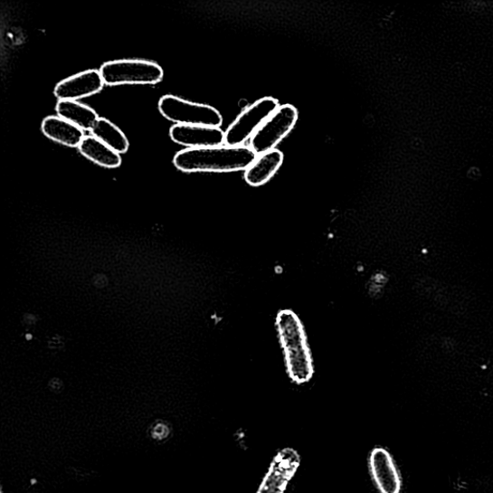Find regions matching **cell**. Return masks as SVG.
<instances>
[{"mask_svg":"<svg viewBox=\"0 0 493 493\" xmlns=\"http://www.w3.org/2000/svg\"><path fill=\"white\" fill-rule=\"evenodd\" d=\"M276 330L289 379L296 384L308 383L315 374V364L301 319L293 310L281 309Z\"/></svg>","mask_w":493,"mask_h":493,"instance_id":"cell-1","label":"cell"},{"mask_svg":"<svg viewBox=\"0 0 493 493\" xmlns=\"http://www.w3.org/2000/svg\"><path fill=\"white\" fill-rule=\"evenodd\" d=\"M257 155L245 146L185 148L174 157V166L185 173H231L247 170Z\"/></svg>","mask_w":493,"mask_h":493,"instance_id":"cell-2","label":"cell"},{"mask_svg":"<svg viewBox=\"0 0 493 493\" xmlns=\"http://www.w3.org/2000/svg\"><path fill=\"white\" fill-rule=\"evenodd\" d=\"M100 72L104 84L109 86L155 85L164 77V71L157 63L140 59L115 60L104 63Z\"/></svg>","mask_w":493,"mask_h":493,"instance_id":"cell-3","label":"cell"},{"mask_svg":"<svg viewBox=\"0 0 493 493\" xmlns=\"http://www.w3.org/2000/svg\"><path fill=\"white\" fill-rule=\"evenodd\" d=\"M158 109L164 118L176 125L220 128L223 124V117L216 109L173 95L162 97Z\"/></svg>","mask_w":493,"mask_h":493,"instance_id":"cell-4","label":"cell"},{"mask_svg":"<svg viewBox=\"0 0 493 493\" xmlns=\"http://www.w3.org/2000/svg\"><path fill=\"white\" fill-rule=\"evenodd\" d=\"M279 108V100L272 97H264L251 104L225 131V144L243 146Z\"/></svg>","mask_w":493,"mask_h":493,"instance_id":"cell-5","label":"cell"},{"mask_svg":"<svg viewBox=\"0 0 493 493\" xmlns=\"http://www.w3.org/2000/svg\"><path fill=\"white\" fill-rule=\"evenodd\" d=\"M298 121V110L292 104H283L259 128L251 139V148L261 156L272 151L285 139Z\"/></svg>","mask_w":493,"mask_h":493,"instance_id":"cell-6","label":"cell"},{"mask_svg":"<svg viewBox=\"0 0 493 493\" xmlns=\"http://www.w3.org/2000/svg\"><path fill=\"white\" fill-rule=\"evenodd\" d=\"M300 462V455L293 448L279 451L257 493H285Z\"/></svg>","mask_w":493,"mask_h":493,"instance_id":"cell-7","label":"cell"},{"mask_svg":"<svg viewBox=\"0 0 493 493\" xmlns=\"http://www.w3.org/2000/svg\"><path fill=\"white\" fill-rule=\"evenodd\" d=\"M104 84L100 71L88 70L59 82L54 96L59 100H79L101 91Z\"/></svg>","mask_w":493,"mask_h":493,"instance_id":"cell-8","label":"cell"},{"mask_svg":"<svg viewBox=\"0 0 493 493\" xmlns=\"http://www.w3.org/2000/svg\"><path fill=\"white\" fill-rule=\"evenodd\" d=\"M369 468L373 480L381 493H400L402 488L400 473L393 456L384 448L376 447L372 450Z\"/></svg>","mask_w":493,"mask_h":493,"instance_id":"cell-9","label":"cell"},{"mask_svg":"<svg viewBox=\"0 0 493 493\" xmlns=\"http://www.w3.org/2000/svg\"><path fill=\"white\" fill-rule=\"evenodd\" d=\"M171 139L187 148L218 147L225 143V132L220 128L175 125L170 129Z\"/></svg>","mask_w":493,"mask_h":493,"instance_id":"cell-10","label":"cell"},{"mask_svg":"<svg viewBox=\"0 0 493 493\" xmlns=\"http://www.w3.org/2000/svg\"><path fill=\"white\" fill-rule=\"evenodd\" d=\"M283 158V154L277 148L259 156L246 170L245 182L253 187L267 184L281 167Z\"/></svg>","mask_w":493,"mask_h":493,"instance_id":"cell-11","label":"cell"},{"mask_svg":"<svg viewBox=\"0 0 493 493\" xmlns=\"http://www.w3.org/2000/svg\"><path fill=\"white\" fill-rule=\"evenodd\" d=\"M42 131L49 139L69 147H79L85 137L82 129L59 116L44 119Z\"/></svg>","mask_w":493,"mask_h":493,"instance_id":"cell-12","label":"cell"},{"mask_svg":"<svg viewBox=\"0 0 493 493\" xmlns=\"http://www.w3.org/2000/svg\"><path fill=\"white\" fill-rule=\"evenodd\" d=\"M56 112L60 118L66 119L83 131H91L100 119L93 109L76 100H59Z\"/></svg>","mask_w":493,"mask_h":493,"instance_id":"cell-13","label":"cell"},{"mask_svg":"<svg viewBox=\"0 0 493 493\" xmlns=\"http://www.w3.org/2000/svg\"><path fill=\"white\" fill-rule=\"evenodd\" d=\"M79 148L83 156L103 168L115 169L122 166L121 155L93 136L85 137Z\"/></svg>","mask_w":493,"mask_h":493,"instance_id":"cell-14","label":"cell"},{"mask_svg":"<svg viewBox=\"0 0 493 493\" xmlns=\"http://www.w3.org/2000/svg\"><path fill=\"white\" fill-rule=\"evenodd\" d=\"M91 133L94 137L111 147L119 155H124L128 151L129 142L126 134L106 118L100 117Z\"/></svg>","mask_w":493,"mask_h":493,"instance_id":"cell-15","label":"cell"},{"mask_svg":"<svg viewBox=\"0 0 493 493\" xmlns=\"http://www.w3.org/2000/svg\"><path fill=\"white\" fill-rule=\"evenodd\" d=\"M65 347V340L64 337L59 335H55L48 341V348L50 350H62Z\"/></svg>","mask_w":493,"mask_h":493,"instance_id":"cell-16","label":"cell"},{"mask_svg":"<svg viewBox=\"0 0 493 493\" xmlns=\"http://www.w3.org/2000/svg\"><path fill=\"white\" fill-rule=\"evenodd\" d=\"M92 283L98 289H106L109 285V279L106 274H96L92 279Z\"/></svg>","mask_w":493,"mask_h":493,"instance_id":"cell-17","label":"cell"},{"mask_svg":"<svg viewBox=\"0 0 493 493\" xmlns=\"http://www.w3.org/2000/svg\"><path fill=\"white\" fill-rule=\"evenodd\" d=\"M49 385L52 391H60L63 388V382L58 378H53L50 381Z\"/></svg>","mask_w":493,"mask_h":493,"instance_id":"cell-18","label":"cell"},{"mask_svg":"<svg viewBox=\"0 0 493 493\" xmlns=\"http://www.w3.org/2000/svg\"><path fill=\"white\" fill-rule=\"evenodd\" d=\"M24 322L27 325H34L38 322V318L36 316L33 315V313H25L24 316Z\"/></svg>","mask_w":493,"mask_h":493,"instance_id":"cell-19","label":"cell"},{"mask_svg":"<svg viewBox=\"0 0 493 493\" xmlns=\"http://www.w3.org/2000/svg\"><path fill=\"white\" fill-rule=\"evenodd\" d=\"M26 339H27V340L33 339V336H32V335H29V334H27V335H26Z\"/></svg>","mask_w":493,"mask_h":493,"instance_id":"cell-20","label":"cell"}]
</instances>
